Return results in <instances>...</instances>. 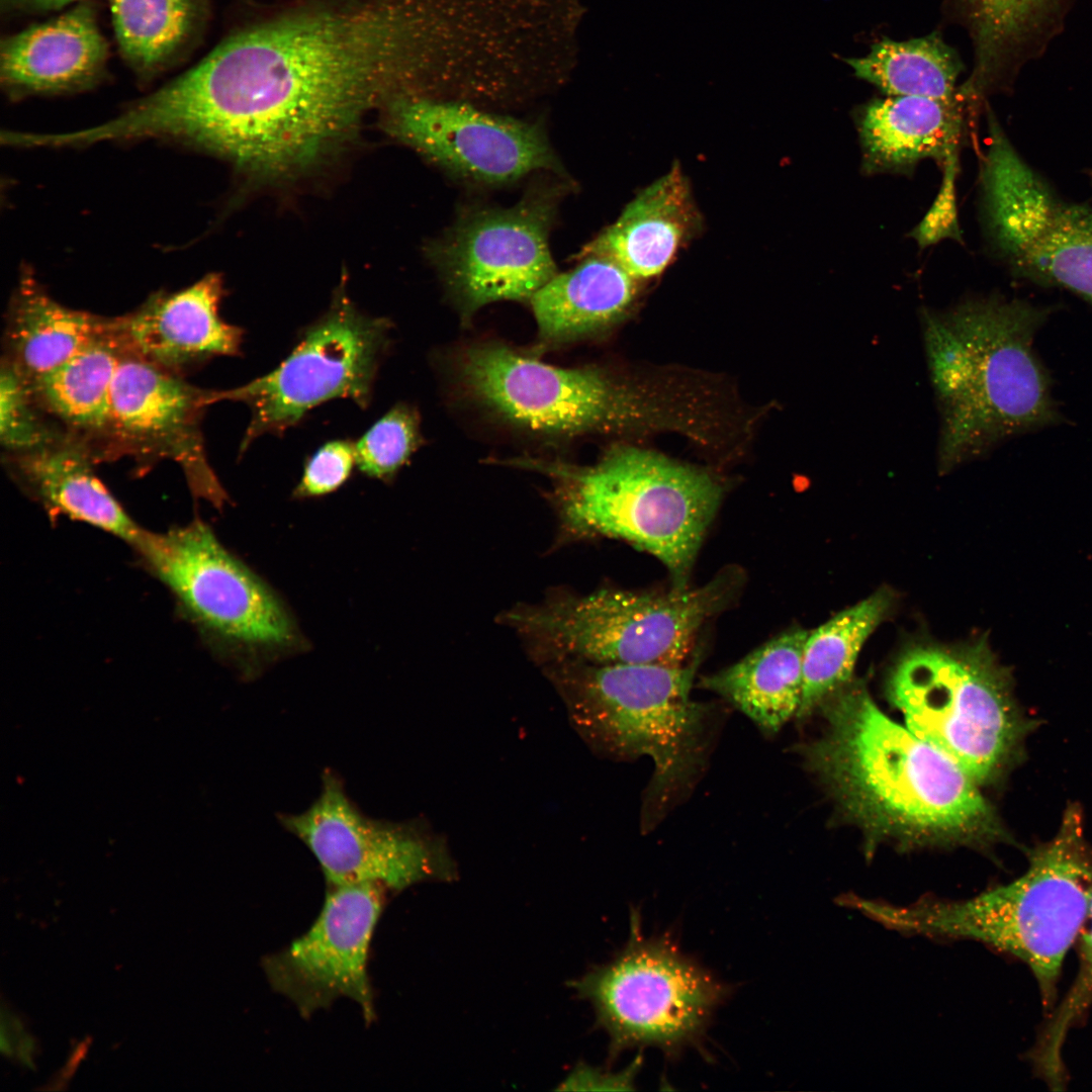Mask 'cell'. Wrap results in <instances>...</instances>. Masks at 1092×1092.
Returning <instances> with one entry per match:
<instances>
[{
  "mask_svg": "<svg viewBox=\"0 0 1092 1092\" xmlns=\"http://www.w3.org/2000/svg\"><path fill=\"white\" fill-rule=\"evenodd\" d=\"M435 16L432 0H313L254 23L180 76L184 126L244 173H303L370 110L420 92Z\"/></svg>",
  "mask_w": 1092,
  "mask_h": 1092,
  "instance_id": "1",
  "label": "cell"
},
{
  "mask_svg": "<svg viewBox=\"0 0 1092 1092\" xmlns=\"http://www.w3.org/2000/svg\"><path fill=\"white\" fill-rule=\"evenodd\" d=\"M822 705L826 729L806 759L868 831L913 844L985 846L1008 837L979 784L888 718L863 687L847 684Z\"/></svg>",
  "mask_w": 1092,
  "mask_h": 1092,
  "instance_id": "2",
  "label": "cell"
},
{
  "mask_svg": "<svg viewBox=\"0 0 1092 1092\" xmlns=\"http://www.w3.org/2000/svg\"><path fill=\"white\" fill-rule=\"evenodd\" d=\"M1053 306L998 293L921 309L940 471L1062 421L1035 336Z\"/></svg>",
  "mask_w": 1092,
  "mask_h": 1092,
  "instance_id": "3",
  "label": "cell"
},
{
  "mask_svg": "<svg viewBox=\"0 0 1092 1092\" xmlns=\"http://www.w3.org/2000/svg\"><path fill=\"white\" fill-rule=\"evenodd\" d=\"M1084 828L1081 807L1070 804L1057 833L1027 849L1020 877L968 900L896 906L852 896L849 906L892 930L976 940L1019 960L1037 983L1046 1016L1092 895V846Z\"/></svg>",
  "mask_w": 1092,
  "mask_h": 1092,
  "instance_id": "4",
  "label": "cell"
},
{
  "mask_svg": "<svg viewBox=\"0 0 1092 1092\" xmlns=\"http://www.w3.org/2000/svg\"><path fill=\"white\" fill-rule=\"evenodd\" d=\"M511 463L551 477L553 499L568 536L626 541L657 558L674 587L688 586L722 497V486L710 473L622 445L590 466L534 458Z\"/></svg>",
  "mask_w": 1092,
  "mask_h": 1092,
  "instance_id": "5",
  "label": "cell"
},
{
  "mask_svg": "<svg viewBox=\"0 0 1092 1092\" xmlns=\"http://www.w3.org/2000/svg\"><path fill=\"white\" fill-rule=\"evenodd\" d=\"M887 694L909 730L979 785L1017 765L1037 727L1017 704L1010 671L986 638L957 647L906 645L890 670Z\"/></svg>",
  "mask_w": 1092,
  "mask_h": 1092,
  "instance_id": "6",
  "label": "cell"
},
{
  "mask_svg": "<svg viewBox=\"0 0 1092 1092\" xmlns=\"http://www.w3.org/2000/svg\"><path fill=\"white\" fill-rule=\"evenodd\" d=\"M698 660L682 665L596 664L566 660L544 671L568 720L595 751L648 756L661 801L695 771L707 711L691 699Z\"/></svg>",
  "mask_w": 1092,
  "mask_h": 1092,
  "instance_id": "7",
  "label": "cell"
},
{
  "mask_svg": "<svg viewBox=\"0 0 1092 1092\" xmlns=\"http://www.w3.org/2000/svg\"><path fill=\"white\" fill-rule=\"evenodd\" d=\"M729 576L669 592L565 593L539 605L517 607L504 622L544 665L566 660L682 665L703 623L727 602L734 584Z\"/></svg>",
  "mask_w": 1092,
  "mask_h": 1092,
  "instance_id": "8",
  "label": "cell"
},
{
  "mask_svg": "<svg viewBox=\"0 0 1092 1092\" xmlns=\"http://www.w3.org/2000/svg\"><path fill=\"white\" fill-rule=\"evenodd\" d=\"M609 1035V1061L634 1048L669 1057L701 1043L730 987L664 935L646 937L637 913L630 936L608 963L569 983Z\"/></svg>",
  "mask_w": 1092,
  "mask_h": 1092,
  "instance_id": "9",
  "label": "cell"
},
{
  "mask_svg": "<svg viewBox=\"0 0 1092 1092\" xmlns=\"http://www.w3.org/2000/svg\"><path fill=\"white\" fill-rule=\"evenodd\" d=\"M987 124L980 209L989 250L1013 277L1092 305V206L1061 196L992 112Z\"/></svg>",
  "mask_w": 1092,
  "mask_h": 1092,
  "instance_id": "10",
  "label": "cell"
},
{
  "mask_svg": "<svg viewBox=\"0 0 1092 1092\" xmlns=\"http://www.w3.org/2000/svg\"><path fill=\"white\" fill-rule=\"evenodd\" d=\"M457 374L486 411L540 437L568 439L664 422L661 404L606 371L555 367L497 343L464 349Z\"/></svg>",
  "mask_w": 1092,
  "mask_h": 1092,
  "instance_id": "11",
  "label": "cell"
},
{
  "mask_svg": "<svg viewBox=\"0 0 1092 1092\" xmlns=\"http://www.w3.org/2000/svg\"><path fill=\"white\" fill-rule=\"evenodd\" d=\"M391 329L388 318L364 313L339 287L276 368L240 387L214 390V402H243L250 411L240 453L264 435L282 436L328 400L347 398L366 408Z\"/></svg>",
  "mask_w": 1092,
  "mask_h": 1092,
  "instance_id": "12",
  "label": "cell"
},
{
  "mask_svg": "<svg viewBox=\"0 0 1092 1092\" xmlns=\"http://www.w3.org/2000/svg\"><path fill=\"white\" fill-rule=\"evenodd\" d=\"M279 820L312 853L329 887L369 884L396 893L422 882H451L458 874L443 835L421 820L365 814L332 770L324 772L307 809Z\"/></svg>",
  "mask_w": 1092,
  "mask_h": 1092,
  "instance_id": "13",
  "label": "cell"
},
{
  "mask_svg": "<svg viewBox=\"0 0 1092 1092\" xmlns=\"http://www.w3.org/2000/svg\"><path fill=\"white\" fill-rule=\"evenodd\" d=\"M134 547L211 636L248 649H282L295 642L294 624L281 602L203 522L162 534L144 531Z\"/></svg>",
  "mask_w": 1092,
  "mask_h": 1092,
  "instance_id": "14",
  "label": "cell"
},
{
  "mask_svg": "<svg viewBox=\"0 0 1092 1092\" xmlns=\"http://www.w3.org/2000/svg\"><path fill=\"white\" fill-rule=\"evenodd\" d=\"M557 193L533 192L509 208L460 219L429 253L463 314L498 300H527L556 273L549 234Z\"/></svg>",
  "mask_w": 1092,
  "mask_h": 1092,
  "instance_id": "15",
  "label": "cell"
},
{
  "mask_svg": "<svg viewBox=\"0 0 1092 1092\" xmlns=\"http://www.w3.org/2000/svg\"><path fill=\"white\" fill-rule=\"evenodd\" d=\"M384 130L454 176L485 186L558 170L543 130L534 123L473 105L403 93L382 108Z\"/></svg>",
  "mask_w": 1092,
  "mask_h": 1092,
  "instance_id": "16",
  "label": "cell"
},
{
  "mask_svg": "<svg viewBox=\"0 0 1092 1092\" xmlns=\"http://www.w3.org/2000/svg\"><path fill=\"white\" fill-rule=\"evenodd\" d=\"M385 892L376 885L330 887L316 919L288 946L262 962L271 987L308 1017L339 998L375 1017L368 956Z\"/></svg>",
  "mask_w": 1092,
  "mask_h": 1092,
  "instance_id": "17",
  "label": "cell"
},
{
  "mask_svg": "<svg viewBox=\"0 0 1092 1092\" xmlns=\"http://www.w3.org/2000/svg\"><path fill=\"white\" fill-rule=\"evenodd\" d=\"M213 392L126 353L114 378L106 434L138 460L175 462L196 496L221 508L228 494L208 464L201 430Z\"/></svg>",
  "mask_w": 1092,
  "mask_h": 1092,
  "instance_id": "18",
  "label": "cell"
},
{
  "mask_svg": "<svg viewBox=\"0 0 1092 1092\" xmlns=\"http://www.w3.org/2000/svg\"><path fill=\"white\" fill-rule=\"evenodd\" d=\"M223 294L221 277L208 274L114 317V329L126 353L175 374L215 357L238 356L245 332L221 318Z\"/></svg>",
  "mask_w": 1092,
  "mask_h": 1092,
  "instance_id": "19",
  "label": "cell"
},
{
  "mask_svg": "<svg viewBox=\"0 0 1092 1092\" xmlns=\"http://www.w3.org/2000/svg\"><path fill=\"white\" fill-rule=\"evenodd\" d=\"M107 43L89 3L2 40L0 79L12 98L93 87L102 77Z\"/></svg>",
  "mask_w": 1092,
  "mask_h": 1092,
  "instance_id": "20",
  "label": "cell"
},
{
  "mask_svg": "<svg viewBox=\"0 0 1092 1092\" xmlns=\"http://www.w3.org/2000/svg\"><path fill=\"white\" fill-rule=\"evenodd\" d=\"M866 175L910 174L931 159L942 168L959 157L968 130L965 104L925 96H887L870 101L855 117Z\"/></svg>",
  "mask_w": 1092,
  "mask_h": 1092,
  "instance_id": "21",
  "label": "cell"
},
{
  "mask_svg": "<svg viewBox=\"0 0 1092 1092\" xmlns=\"http://www.w3.org/2000/svg\"><path fill=\"white\" fill-rule=\"evenodd\" d=\"M700 220L688 180L674 165L641 191L581 256L610 257L637 280H646L664 271Z\"/></svg>",
  "mask_w": 1092,
  "mask_h": 1092,
  "instance_id": "22",
  "label": "cell"
},
{
  "mask_svg": "<svg viewBox=\"0 0 1092 1092\" xmlns=\"http://www.w3.org/2000/svg\"><path fill=\"white\" fill-rule=\"evenodd\" d=\"M573 269L556 273L531 297L540 340L562 344L601 332L633 305L638 282L610 257L583 255Z\"/></svg>",
  "mask_w": 1092,
  "mask_h": 1092,
  "instance_id": "23",
  "label": "cell"
},
{
  "mask_svg": "<svg viewBox=\"0 0 1092 1092\" xmlns=\"http://www.w3.org/2000/svg\"><path fill=\"white\" fill-rule=\"evenodd\" d=\"M13 457L18 477L51 514L100 528L133 546L141 539L144 530L97 477L81 442L62 437Z\"/></svg>",
  "mask_w": 1092,
  "mask_h": 1092,
  "instance_id": "24",
  "label": "cell"
},
{
  "mask_svg": "<svg viewBox=\"0 0 1092 1092\" xmlns=\"http://www.w3.org/2000/svg\"><path fill=\"white\" fill-rule=\"evenodd\" d=\"M809 631L793 629L765 642L736 663L702 678L766 733L778 732L799 710L803 652Z\"/></svg>",
  "mask_w": 1092,
  "mask_h": 1092,
  "instance_id": "25",
  "label": "cell"
},
{
  "mask_svg": "<svg viewBox=\"0 0 1092 1092\" xmlns=\"http://www.w3.org/2000/svg\"><path fill=\"white\" fill-rule=\"evenodd\" d=\"M111 324L112 318L61 304L24 272L11 307V361L30 380L36 379L108 331Z\"/></svg>",
  "mask_w": 1092,
  "mask_h": 1092,
  "instance_id": "26",
  "label": "cell"
},
{
  "mask_svg": "<svg viewBox=\"0 0 1092 1092\" xmlns=\"http://www.w3.org/2000/svg\"><path fill=\"white\" fill-rule=\"evenodd\" d=\"M126 351L114 329L49 373L30 380L36 396L72 429L106 434L114 378Z\"/></svg>",
  "mask_w": 1092,
  "mask_h": 1092,
  "instance_id": "27",
  "label": "cell"
},
{
  "mask_svg": "<svg viewBox=\"0 0 1092 1092\" xmlns=\"http://www.w3.org/2000/svg\"><path fill=\"white\" fill-rule=\"evenodd\" d=\"M892 602L890 590H877L809 631L803 652L799 719L848 684L860 648L889 613Z\"/></svg>",
  "mask_w": 1092,
  "mask_h": 1092,
  "instance_id": "28",
  "label": "cell"
},
{
  "mask_svg": "<svg viewBox=\"0 0 1092 1092\" xmlns=\"http://www.w3.org/2000/svg\"><path fill=\"white\" fill-rule=\"evenodd\" d=\"M115 35L123 58L142 75H152L177 57L200 32L207 0H110Z\"/></svg>",
  "mask_w": 1092,
  "mask_h": 1092,
  "instance_id": "29",
  "label": "cell"
},
{
  "mask_svg": "<svg viewBox=\"0 0 1092 1092\" xmlns=\"http://www.w3.org/2000/svg\"><path fill=\"white\" fill-rule=\"evenodd\" d=\"M844 61L887 96H957L961 65L937 33L904 41L884 38L864 57Z\"/></svg>",
  "mask_w": 1092,
  "mask_h": 1092,
  "instance_id": "30",
  "label": "cell"
},
{
  "mask_svg": "<svg viewBox=\"0 0 1092 1092\" xmlns=\"http://www.w3.org/2000/svg\"><path fill=\"white\" fill-rule=\"evenodd\" d=\"M1078 971L1069 990L1044 1017L1027 1052L1033 1071L1053 1091L1067 1088L1068 1070L1063 1051L1072 1029L1084 1023L1092 1009V895L1077 939Z\"/></svg>",
  "mask_w": 1092,
  "mask_h": 1092,
  "instance_id": "31",
  "label": "cell"
},
{
  "mask_svg": "<svg viewBox=\"0 0 1092 1092\" xmlns=\"http://www.w3.org/2000/svg\"><path fill=\"white\" fill-rule=\"evenodd\" d=\"M1059 0H964L975 41L990 50L1032 40Z\"/></svg>",
  "mask_w": 1092,
  "mask_h": 1092,
  "instance_id": "32",
  "label": "cell"
},
{
  "mask_svg": "<svg viewBox=\"0 0 1092 1092\" xmlns=\"http://www.w3.org/2000/svg\"><path fill=\"white\" fill-rule=\"evenodd\" d=\"M421 443L419 413L397 403L355 442L356 465L366 475L388 481Z\"/></svg>",
  "mask_w": 1092,
  "mask_h": 1092,
  "instance_id": "33",
  "label": "cell"
},
{
  "mask_svg": "<svg viewBox=\"0 0 1092 1092\" xmlns=\"http://www.w3.org/2000/svg\"><path fill=\"white\" fill-rule=\"evenodd\" d=\"M30 379L11 361L2 364L0 375V439L15 455L28 453L61 438L40 418L33 403Z\"/></svg>",
  "mask_w": 1092,
  "mask_h": 1092,
  "instance_id": "34",
  "label": "cell"
},
{
  "mask_svg": "<svg viewBox=\"0 0 1092 1092\" xmlns=\"http://www.w3.org/2000/svg\"><path fill=\"white\" fill-rule=\"evenodd\" d=\"M354 465L355 442L341 439L326 443L305 463L294 495L302 498L335 491L349 478Z\"/></svg>",
  "mask_w": 1092,
  "mask_h": 1092,
  "instance_id": "35",
  "label": "cell"
},
{
  "mask_svg": "<svg viewBox=\"0 0 1092 1092\" xmlns=\"http://www.w3.org/2000/svg\"><path fill=\"white\" fill-rule=\"evenodd\" d=\"M941 169L943 177L938 193L927 213L910 233L921 249L944 239L963 242L956 195L959 158L951 159Z\"/></svg>",
  "mask_w": 1092,
  "mask_h": 1092,
  "instance_id": "36",
  "label": "cell"
},
{
  "mask_svg": "<svg viewBox=\"0 0 1092 1092\" xmlns=\"http://www.w3.org/2000/svg\"><path fill=\"white\" fill-rule=\"evenodd\" d=\"M641 1059L638 1057L634 1063L623 1072L611 1074L602 1072L584 1065L577 1066L564 1082L560 1090H598V1089H633L635 1076L639 1070Z\"/></svg>",
  "mask_w": 1092,
  "mask_h": 1092,
  "instance_id": "37",
  "label": "cell"
},
{
  "mask_svg": "<svg viewBox=\"0 0 1092 1092\" xmlns=\"http://www.w3.org/2000/svg\"><path fill=\"white\" fill-rule=\"evenodd\" d=\"M0 1013V1050L5 1057L12 1058L20 1037L25 1033L24 1024L17 1015L5 1009L4 1005Z\"/></svg>",
  "mask_w": 1092,
  "mask_h": 1092,
  "instance_id": "38",
  "label": "cell"
},
{
  "mask_svg": "<svg viewBox=\"0 0 1092 1092\" xmlns=\"http://www.w3.org/2000/svg\"><path fill=\"white\" fill-rule=\"evenodd\" d=\"M79 0H1L8 12H43L59 9Z\"/></svg>",
  "mask_w": 1092,
  "mask_h": 1092,
  "instance_id": "39",
  "label": "cell"
},
{
  "mask_svg": "<svg viewBox=\"0 0 1092 1092\" xmlns=\"http://www.w3.org/2000/svg\"><path fill=\"white\" fill-rule=\"evenodd\" d=\"M90 1046V1038L85 1037L82 1041L78 1042L71 1052L68 1061L62 1071L60 1072V1079L68 1081L75 1074L81 1061L86 1057L88 1049Z\"/></svg>",
  "mask_w": 1092,
  "mask_h": 1092,
  "instance_id": "40",
  "label": "cell"
},
{
  "mask_svg": "<svg viewBox=\"0 0 1092 1092\" xmlns=\"http://www.w3.org/2000/svg\"><path fill=\"white\" fill-rule=\"evenodd\" d=\"M35 1041L30 1034L24 1033L16 1046V1057L18 1061L30 1070H35V1065L32 1060V1054L34 1052Z\"/></svg>",
  "mask_w": 1092,
  "mask_h": 1092,
  "instance_id": "41",
  "label": "cell"
}]
</instances>
